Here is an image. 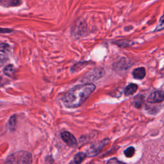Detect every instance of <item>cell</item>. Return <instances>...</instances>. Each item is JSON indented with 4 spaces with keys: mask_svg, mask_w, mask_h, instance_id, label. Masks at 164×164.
<instances>
[{
    "mask_svg": "<svg viewBox=\"0 0 164 164\" xmlns=\"http://www.w3.org/2000/svg\"><path fill=\"white\" fill-rule=\"evenodd\" d=\"M87 154L84 153H78L74 158V162L75 164H80L86 158Z\"/></svg>",
    "mask_w": 164,
    "mask_h": 164,
    "instance_id": "cell-11",
    "label": "cell"
},
{
    "mask_svg": "<svg viewBox=\"0 0 164 164\" xmlns=\"http://www.w3.org/2000/svg\"><path fill=\"white\" fill-rule=\"evenodd\" d=\"M10 48V46L8 44L6 43H1V45H0V49H1V51L2 53H5L7 51H8Z\"/></svg>",
    "mask_w": 164,
    "mask_h": 164,
    "instance_id": "cell-16",
    "label": "cell"
},
{
    "mask_svg": "<svg viewBox=\"0 0 164 164\" xmlns=\"http://www.w3.org/2000/svg\"><path fill=\"white\" fill-rule=\"evenodd\" d=\"M14 30L12 29H9V28H2L1 32L2 33H12L13 32Z\"/></svg>",
    "mask_w": 164,
    "mask_h": 164,
    "instance_id": "cell-18",
    "label": "cell"
},
{
    "mask_svg": "<svg viewBox=\"0 0 164 164\" xmlns=\"http://www.w3.org/2000/svg\"><path fill=\"white\" fill-rule=\"evenodd\" d=\"M107 164H126L118 160L117 158H111L108 161Z\"/></svg>",
    "mask_w": 164,
    "mask_h": 164,
    "instance_id": "cell-17",
    "label": "cell"
},
{
    "mask_svg": "<svg viewBox=\"0 0 164 164\" xmlns=\"http://www.w3.org/2000/svg\"><path fill=\"white\" fill-rule=\"evenodd\" d=\"M135 148L133 147H130L124 151V154L126 157L131 158L134 155V154H135Z\"/></svg>",
    "mask_w": 164,
    "mask_h": 164,
    "instance_id": "cell-13",
    "label": "cell"
},
{
    "mask_svg": "<svg viewBox=\"0 0 164 164\" xmlns=\"http://www.w3.org/2000/svg\"><path fill=\"white\" fill-rule=\"evenodd\" d=\"M133 76L135 79L142 80L146 76V70L144 68H139L133 71Z\"/></svg>",
    "mask_w": 164,
    "mask_h": 164,
    "instance_id": "cell-8",
    "label": "cell"
},
{
    "mask_svg": "<svg viewBox=\"0 0 164 164\" xmlns=\"http://www.w3.org/2000/svg\"><path fill=\"white\" fill-rule=\"evenodd\" d=\"M32 160L30 153L19 151L9 155L6 158L5 164H32Z\"/></svg>",
    "mask_w": 164,
    "mask_h": 164,
    "instance_id": "cell-2",
    "label": "cell"
},
{
    "mask_svg": "<svg viewBox=\"0 0 164 164\" xmlns=\"http://www.w3.org/2000/svg\"><path fill=\"white\" fill-rule=\"evenodd\" d=\"M164 29V16H163L160 18L159 23H158L157 27H156V28L155 29V31L159 32V31L162 30V29Z\"/></svg>",
    "mask_w": 164,
    "mask_h": 164,
    "instance_id": "cell-14",
    "label": "cell"
},
{
    "mask_svg": "<svg viewBox=\"0 0 164 164\" xmlns=\"http://www.w3.org/2000/svg\"><path fill=\"white\" fill-rule=\"evenodd\" d=\"M137 88L138 86L136 84H131L128 85L124 89V94L127 96H131L137 92Z\"/></svg>",
    "mask_w": 164,
    "mask_h": 164,
    "instance_id": "cell-9",
    "label": "cell"
},
{
    "mask_svg": "<svg viewBox=\"0 0 164 164\" xmlns=\"http://www.w3.org/2000/svg\"><path fill=\"white\" fill-rule=\"evenodd\" d=\"M16 116L14 115L10 119L9 121V126L10 127V129L14 130L15 128V126H16Z\"/></svg>",
    "mask_w": 164,
    "mask_h": 164,
    "instance_id": "cell-15",
    "label": "cell"
},
{
    "mask_svg": "<svg viewBox=\"0 0 164 164\" xmlns=\"http://www.w3.org/2000/svg\"><path fill=\"white\" fill-rule=\"evenodd\" d=\"M108 143V140L106 139V140H103L100 143H98V144L92 146L87 151V153H86L87 156H89V157H91V156H94L97 155L99 153H100L103 147L105 146H106Z\"/></svg>",
    "mask_w": 164,
    "mask_h": 164,
    "instance_id": "cell-4",
    "label": "cell"
},
{
    "mask_svg": "<svg viewBox=\"0 0 164 164\" xmlns=\"http://www.w3.org/2000/svg\"><path fill=\"white\" fill-rule=\"evenodd\" d=\"M87 30V24L84 19H78L71 28V35L75 38L83 36Z\"/></svg>",
    "mask_w": 164,
    "mask_h": 164,
    "instance_id": "cell-3",
    "label": "cell"
},
{
    "mask_svg": "<svg viewBox=\"0 0 164 164\" xmlns=\"http://www.w3.org/2000/svg\"><path fill=\"white\" fill-rule=\"evenodd\" d=\"M3 72L5 75L12 77L15 72V68L12 64L6 65L3 69Z\"/></svg>",
    "mask_w": 164,
    "mask_h": 164,
    "instance_id": "cell-10",
    "label": "cell"
},
{
    "mask_svg": "<svg viewBox=\"0 0 164 164\" xmlns=\"http://www.w3.org/2000/svg\"><path fill=\"white\" fill-rule=\"evenodd\" d=\"M21 3V0H1V5L6 8L18 6L20 5Z\"/></svg>",
    "mask_w": 164,
    "mask_h": 164,
    "instance_id": "cell-7",
    "label": "cell"
},
{
    "mask_svg": "<svg viewBox=\"0 0 164 164\" xmlns=\"http://www.w3.org/2000/svg\"><path fill=\"white\" fill-rule=\"evenodd\" d=\"M144 102V97L143 96H138L134 99V105L137 108H140Z\"/></svg>",
    "mask_w": 164,
    "mask_h": 164,
    "instance_id": "cell-12",
    "label": "cell"
},
{
    "mask_svg": "<svg viewBox=\"0 0 164 164\" xmlns=\"http://www.w3.org/2000/svg\"><path fill=\"white\" fill-rule=\"evenodd\" d=\"M62 139L70 147H74L77 146V140L72 134L68 131H64L61 133Z\"/></svg>",
    "mask_w": 164,
    "mask_h": 164,
    "instance_id": "cell-5",
    "label": "cell"
},
{
    "mask_svg": "<svg viewBox=\"0 0 164 164\" xmlns=\"http://www.w3.org/2000/svg\"><path fill=\"white\" fill-rule=\"evenodd\" d=\"M164 101V91H157L151 93L148 97L147 101L150 103H158Z\"/></svg>",
    "mask_w": 164,
    "mask_h": 164,
    "instance_id": "cell-6",
    "label": "cell"
},
{
    "mask_svg": "<svg viewBox=\"0 0 164 164\" xmlns=\"http://www.w3.org/2000/svg\"><path fill=\"white\" fill-rule=\"evenodd\" d=\"M93 84H87L74 86L66 93L62 101L65 107L74 108L81 106L95 90Z\"/></svg>",
    "mask_w": 164,
    "mask_h": 164,
    "instance_id": "cell-1",
    "label": "cell"
}]
</instances>
